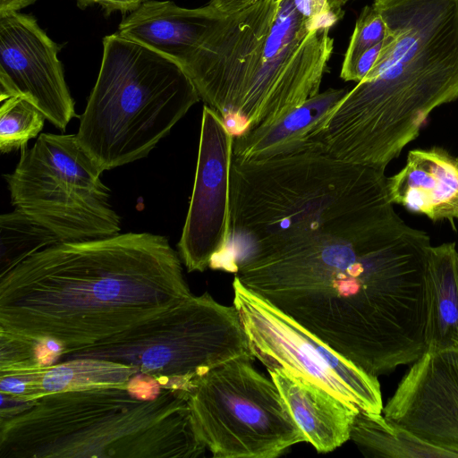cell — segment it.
I'll return each mask as SVG.
<instances>
[{"mask_svg":"<svg viewBox=\"0 0 458 458\" xmlns=\"http://www.w3.org/2000/svg\"><path fill=\"white\" fill-rule=\"evenodd\" d=\"M347 89L330 88L308 99L268 126L256 127L233 137V158L264 161L301 152H323L311 136Z\"/></svg>","mask_w":458,"mask_h":458,"instance_id":"16","label":"cell"},{"mask_svg":"<svg viewBox=\"0 0 458 458\" xmlns=\"http://www.w3.org/2000/svg\"><path fill=\"white\" fill-rule=\"evenodd\" d=\"M258 0H209V4L219 13L228 15L239 12Z\"/></svg>","mask_w":458,"mask_h":458,"instance_id":"27","label":"cell"},{"mask_svg":"<svg viewBox=\"0 0 458 458\" xmlns=\"http://www.w3.org/2000/svg\"><path fill=\"white\" fill-rule=\"evenodd\" d=\"M386 35V23L373 4L365 5L354 26L343 61L340 77L345 81L358 58L368 49L382 42Z\"/></svg>","mask_w":458,"mask_h":458,"instance_id":"23","label":"cell"},{"mask_svg":"<svg viewBox=\"0 0 458 458\" xmlns=\"http://www.w3.org/2000/svg\"><path fill=\"white\" fill-rule=\"evenodd\" d=\"M428 234L389 203L347 233L240 262L250 291L378 377L426 352Z\"/></svg>","mask_w":458,"mask_h":458,"instance_id":"1","label":"cell"},{"mask_svg":"<svg viewBox=\"0 0 458 458\" xmlns=\"http://www.w3.org/2000/svg\"><path fill=\"white\" fill-rule=\"evenodd\" d=\"M267 370L307 442L318 452L329 453L350 439L359 410L284 370Z\"/></svg>","mask_w":458,"mask_h":458,"instance_id":"17","label":"cell"},{"mask_svg":"<svg viewBox=\"0 0 458 458\" xmlns=\"http://www.w3.org/2000/svg\"><path fill=\"white\" fill-rule=\"evenodd\" d=\"M238 357L199 377L189 404L199 435L216 458H275L307 442L274 381Z\"/></svg>","mask_w":458,"mask_h":458,"instance_id":"10","label":"cell"},{"mask_svg":"<svg viewBox=\"0 0 458 458\" xmlns=\"http://www.w3.org/2000/svg\"><path fill=\"white\" fill-rule=\"evenodd\" d=\"M389 203L385 171L326 153L233 158L231 236L221 270L235 274L250 258L347 233Z\"/></svg>","mask_w":458,"mask_h":458,"instance_id":"5","label":"cell"},{"mask_svg":"<svg viewBox=\"0 0 458 458\" xmlns=\"http://www.w3.org/2000/svg\"><path fill=\"white\" fill-rule=\"evenodd\" d=\"M382 414L458 457V349L427 351L415 360Z\"/></svg>","mask_w":458,"mask_h":458,"instance_id":"14","label":"cell"},{"mask_svg":"<svg viewBox=\"0 0 458 458\" xmlns=\"http://www.w3.org/2000/svg\"><path fill=\"white\" fill-rule=\"evenodd\" d=\"M0 276L32 254L61 242L53 232L18 209L0 216Z\"/></svg>","mask_w":458,"mask_h":458,"instance_id":"21","label":"cell"},{"mask_svg":"<svg viewBox=\"0 0 458 458\" xmlns=\"http://www.w3.org/2000/svg\"><path fill=\"white\" fill-rule=\"evenodd\" d=\"M145 0H75L76 5L84 10L90 6L98 5L105 15L109 16L113 13H130L137 9Z\"/></svg>","mask_w":458,"mask_h":458,"instance_id":"25","label":"cell"},{"mask_svg":"<svg viewBox=\"0 0 458 458\" xmlns=\"http://www.w3.org/2000/svg\"><path fill=\"white\" fill-rule=\"evenodd\" d=\"M38 0H0V14L19 12L35 4Z\"/></svg>","mask_w":458,"mask_h":458,"instance_id":"28","label":"cell"},{"mask_svg":"<svg viewBox=\"0 0 458 458\" xmlns=\"http://www.w3.org/2000/svg\"><path fill=\"white\" fill-rule=\"evenodd\" d=\"M102 43L100 69L76 135L104 172L147 157L200 98L166 55L117 31Z\"/></svg>","mask_w":458,"mask_h":458,"instance_id":"7","label":"cell"},{"mask_svg":"<svg viewBox=\"0 0 458 458\" xmlns=\"http://www.w3.org/2000/svg\"><path fill=\"white\" fill-rule=\"evenodd\" d=\"M386 35L368 74L312 135L324 153L385 171L432 111L458 99V0H374Z\"/></svg>","mask_w":458,"mask_h":458,"instance_id":"3","label":"cell"},{"mask_svg":"<svg viewBox=\"0 0 458 458\" xmlns=\"http://www.w3.org/2000/svg\"><path fill=\"white\" fill-rule=\"evenodd\" d=\"M255 359L236 308L208 293L192 295L117 335L66 354L123 363L161 387L189 393L196 381L233 359Z\"/></svg>","mask_w":458,"mask_h":458,"instance_id":"8","label":"cell"},{"mask_svg":"<svg viewBox=\"0 0 458 458\" xmlns=\"http://www.w3.org/2000/svg\"><path fill=\"white\" fill-rule=\"evenodd\" d=\"M427 351L458 349V250L455 242L428 249L425 267Z\"/></svg>","mask_w":458,"mask_h":458,"instance_id":"19","label":"cell"},{"mask_svg":"<svg viewBox=\"0 0 458 458\" xmlns=\"http://www.w3.org/2000/svg\"><path fill=\"white\" fill-rule=\"evenodd\" d=\"M233 135L220 114L203 106L196 173L177 244L188 272L222 269L228 251Z\"/></svg>","mask_w":458,"mask_h":458,"instance_id":"12","label":"cell"},{"mask_svg":"<svg viewBox=\"0 0 458 458\" xmlns=\"http://www.w3.org/2000/svg\"><path fill=\"white\" fill-rule=\"evenodd\" d=\"M102 173L76 134L41 133L4 178L15 209L61 242H81L121 231Z\"/></svg>","mask_w":458,"mask_h":458,"instance_id":"9","label":"cell"},{"mask_svg":"<svg viewBox=\"0 0 458 458\" xmlns=\"http://www.w3.org/2000/svg\"><path fill=\"white\" fill-rule=\"evenodd\" d=\"M330 30L304 18L293 0H258L223 14L177 64L235 137L319 93L334 52Z\"/></svg>","mask_w":458,"mask_h":458,"instance_id":"4","label":"cell"},{"mask_svg":"<svg viewBox=\"0 0 458 458\" xmlns=\"http://www.w3.org/2000/svg\"><path fill=\"white\" fill-rule=\"evenodd\" d=\"M191 296L165 236L62 242L0 276V336L53 339L65 356Z\"/></svg>","mask_w":458,"mask_h":458,"instance_id":"2","label":"cell"},{"mask_svg":"<svg viewBox=\"0 0 458 458\" xmlns=\"http://www.w3.org/2000/svg\"><path fill=\"white\" fill-rule=\"evenodd\" d=\"M138 372L136 368L119 362L75 358L39 369L0 372V393L31 402L56 392L126 386Z\"/></svg>","mask_w":458,"mask_h":458,"instance_id":"18","label":"cell"},{"mask_svg":"<svg viewBox=\"0 0 458 458\" xmlns=\"http://www.w3.org/2000/svg\"><path fill=\"white\" fill-rule=\"evenodd\" d=\"M349 0H293L296 10L306 19L332 29L344 15Z\"/></svg>","mask_w":458,"mask_h":458,"instance_id":"24","label":"cell"},{"mask_svg":"<svg viewBox=\"0 0 458 458\" xmlns=\"http://www.w3.org/2000/svg\"><path fill=\"white\" fill-rule=\"evenodd\" d=\"M236 308L250 349L267 369H281L314 384L353 409L382 413L377 377L369 375L247 289L234 276Z\"/></svg>","mask_w":458,"mask_h":458,"instance_id":"11","label":"cell"},{"mask_svg":"<svg viewBox=\"0 0 458 458\" xmlns=\"http://www.w3.org/2000/svg\"><path fill=\"white\" fill-rule=\"evenodd\" d=\"M393 204L433 222H458V157L433 147L410 150L403 167L386 177Z\"/></svg>","mask_w":458,"mask_h":458,"instance_id":"15","label":"cell"},{"mask_svg":"<svg viewBox=\"0 0 458 458\" xmlns=\"http://www.w3.org/2000/svg\"><path fill=\"white\" fill-rule=\"evenodd\" d=\"M59 51L33 15L0 14V100L24 98L65 131L77 114Z\"/></svg>","mask_w":458,"mask_h":458,"instance_id":"13","label":"cell"},{"mask_svg":"<svg viewBox=\"0 0 458 458\" xmlns=\"http://www.w3.org/2000/svg\"><path fill=\"white\" fill-rule=\"evenodd\" d=\"M207 448L189 393L142 398L126 386L45 394L0 419V458H195Z\"/></svg>","mask_w":458,"mask_h":458,"instance_id":"6","label":"cell"},{"mask_svg":"<svg viewBox=\"0 0 458 458\" xmlns=\"http://www.w3.org/2000/svg\"><path fill=\"white\" fill-rule=\"evenodd\" d=\"M350 439L367 456L386 458H454L448 451L417 437L382 413L360 411L353 420Z\"/></svg>","mask_w":458,"mask_h":458,"instance_id":"20","label":"cell"},{"mask_svg":"<svg viewBox=\"0 0 458 458\" xmlns=\"http://www.w3.org/2000/svg\"><path fill=\"white\" fill-rule=\"evenodd\" d=\"M1 103L0 150L4 154L24 148L42 131L47 119L24 98L11 97Z\"/></svg>","mask_w":458,"mask_h":458,"instance_id":"22","label":"cell"},{"mask_svg":"<svg viewBox=\"0 0 458 458\" xmlns=\"http://www.w3.org/2000/svg\"><path fill=\"white\" fill-rule=\"evenodd\" d=\"M384 40L365 51L356 61L348 81H360L371 70L381 52Z\"/></svg>","mask_w":458,"mask_h":458,"instance_id":"26","label":"cell"}]
</instances>
